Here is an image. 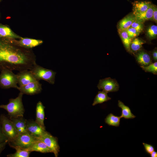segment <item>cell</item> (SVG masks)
Masks as SVG:
<instances>
[{
  "label": "cell",
  "mask_w": 157,
  "mask_h": 157,
  "mask_svg": "<svg viewBox=\"0 0 157 157\" xmlns=\"http://www.w3.org/2000/svg\"><path fill=\"white\" fill-rule=\"evenodd\" d=\"M28 49L17 44L0 41V70H29L36 62Z\"/></svg>",
  "instance_id": "cell-1"
},
{
  "label": "cell",
  "mask_w": 157,
  "mask_h": 157,
  "mask_svg": "<svg viewBox=\"0 0 157 157\" xmlns=\"http://www.w3.org/2000/svg\"><path fill=\"white\" fill-rule=\"evenodd\" d=\"M23 94L20 92L17 97L10 99L8 104L0 105V108L7 111L10 118L23 117L25 111L22 101Z\"/></svg>",
  "instance_id": "cell-2"
},
{
  "label": "cell",
  "mask_w": 157,
  "mask_h": 157,
  "mask_svg": "<svg viewBox=\"0 0 157 157\" xmlns=\"http://www.w3.org/2000/svg\"><path fill=\"white\" fill-rule=\"evenodd\" d=\"M29 70L37 80H43L52 84L54 83L56 74L55 72L45 68L36 63Z\"/></svg>",
  "instance_id": "cell-3"
},
{
  "label": "cell",
  "mask_w": 157,
  "mask_h": 157,
  "mask_svg": "<svg viewBox=\"0 0 157 157\" xmlns=\"http://www.w3.org/2000/svg\"><path fill=\"white\" fill-rule=\"evenodd\" d=\"M0 74V87L7 89L11 88L18 89L17 78V74L13 73L12 71L3 69Z\"/></svg>",
  "instance_id": "cell-4"
},
{
  "label": "cell",
  "mask_w": 157,
  "mask_h": 157,
  "mask_svg": "<svg viewBox=\"0 0 157 157\" xmlns=\"http://www.w3.org/2000/svg\"><path fill=\"white\" fill-rule=\"evenodd\" d=\"M36 140L35 138L27 132L18 134L14 139L8 142V143L10 146L13 148H18L26 149Z\"/></svg>",
  "instance_id": "cell-5"
},
{
  "label": "cell",
  "mask_w": 157,
  "mask_h": 157,
  "mask_svg": "<svg viewBox=\"0 0 157 157\" xmlns=\"http://www.w3.org/2000/svg\"><path fill=\"white\" fill-rule=\"evenodd\" d=\"M0 123L8 142L13 140L19 134L12 121L3 114L0 116Z\"/></svg>",
  "instance_id": "cell-6"
},
{
  "label": "cell",
  "mask_w": 157,
  "mask_h": 157,
  "mask_svg": "<svg viewBox=\"0 0 157 157\" xmlns=\"http://www.w3.org/2000/svg\"><path fill=\"white\" fill-rule=\"evenodd\" d=\"M36 140L42 141L45 143L51 150L55 156H58L60 147L56 138L46 131Z\"/></svg>",
  "instance_id": "cell-7"
},
{
  "label": "cell",
  "mask_w": 157,
  "mask_h": 157,
  "mask_svg": "<svg viewBox=\"0 0 157 157\" xmlns=\"http://www.w3.org/2000/svg\"><path fill=\"white\" fill-rule=\"evenodd\" d=\"M97 87L99 90L108 93L117 91L119 86L115 79L109 77L100 80Z\"/></svg>",
  "instance_id": "cell-8"
},
{
  "label": "cell",
  "mask_w": 157,
  "mask_h": 157,
  "mask_svg": "<svg viewBox=\"0 0 157 157\" xmlns=\"http://www.w3.org/2000/svg\"><path fill=\"white\" fill-rule=\"evenodd\" d=\"M17 89L23 94L33 95L40 93L42 89V84L37 81L25 85L19 86Z\"/></svg>",
  "instance_id": "cell-9"
},
{
  "label": "cell",
  "mask_w": 157,
  "mask_h": 157,
  "mask_svg": "<svg viewBox=\"0 0 157 157\" xmlns=\"http://www.w3.org/2000/svg\"><path fill=\"white\" fill-rule=\"evenodd\" d=\"M26 129L27 132L36 139L46 131L45 128L40 126L35 121L27 120Z\"/></svg>",
  "instance_id": "cell-10"
},
{
  "label": "cell",
  "mask_w": 157,
  "mask_h": 157,
  "mask_svg": "<svg viewBox=\"0 0 157 157\" xmlns=\"http://www.w3.org/2000/svg\"><path fill=\"white\" fill-rule=\"evenodd\" d=\"M18 84L19 86L27 85L37 81L29 70L19 72L17 74Z\"/></svg>",
  "instance_id": "cell-11"
},
{
  "label": "cell",
  "mask_w": 157,
  "mask_h": 157,
  "mask_svg": "<svg viewBox=\"0 0 157 157\" xmlns=\"http://www.w3.org/2000/svg\"><path fill=\"white\" fill-rule=\"evenodd\" d=\"M26 149L31 152L35 151L42 153H52L51 150L45 143L37 140Z\"/></svg>",
  "instance_id": "cell-12"
},
{
  "label": "cell",
  "mask_w": 157,
  "mask_h": 157,
  "mask_svg": "<svg viewBox=\"0 0 157 157\" xmlns=\"http://www.w3.org/2000/svg\"><path fill=\"white\" fill-rule=\"evenodd\" d=\"M13 123L19 134L27 133L26 125L27 120L23 117L9 118Z\"/></svg>",
  "instance_id": "cell-13"
},
{
  "label": "cell",
  "mask_w": 157,
  "mask_h": 157,
  "mask_svg": "<svg viewBox=\"0 0 157 157\" xmlns=\"http://www.w3.org/2000/svg\"><path fill=\"white\" fill-rule=\"evenodd\" d=\"M132 3L133 15L146 11L152 4L151 2L147 1H136Z\"/></svg>",
  "instance_id": "cell-14"
},
{
  "label": "cell",
  "mask_w": 157,
  "mask_h": 157,
  "mask_svg": "<svg viewBox=\"0 0 157 157\" xmlns=\"http://www.w3.org/2000/svg\"><path fill=\"white\" fill-rule=\"evenodd\" d=\"M42 40L29 38H21L17 44L26 49H31L42 44Z\"/></svg>",
  "instance_id": "cell-15"
},
{
  "label": "cell",
  "mask_w": 157,
  "mask_h": 157,
  "mask_svg": "<svg viewBox=\"0 0 157 157\" xmlns=\"http://www.w3.org/2000/svg\"><path fill=\"white\" fill-rule=\"evenodd\" d=\"M45 107L41 101L37 103L36 108V118L35 121L43 128H45L44 124Z\"/></svg>",
  "instance_id": "cell-16"
},
{
  "label": "cell",
  "mask_w": 157,
  "mask_h": 157,
  "mask_svg": "<svg viewBox=\"0 0 157 157\" xmlns=\"http://www.w3.org/2000/svg\"><path fill=\"white\" fill-rule=\"evenodd\" d=\"M135 56L136 60L141 66H146L152 63L150 56L144 51L139 52Z\"/></svg>",
  "instance_id": "cell-17"
},
{
  "label": "cell",
  "mask_w": 157,
  "mask_h": 157,
  "mask_svg": "<svg viewBox=\"0 0 157 157\" xmlns=\"http://www.w3.org/2000/svg\"><path fill=\"white\" fill-rule=\"evenodd\" d=\"M154 5L151 4L146 11L133 15L135 18L143 23L145 21L152 20Z\"/></svg>",
  "instance_id": "cell-18"
},
{
  "label": "cell",
  "mask_w": 157,
  "mask_h": 157,
  "mask_svg": "<svg viewBox=\"0 0 157 157\" xmlns=\"http://www.w3.org/2000/svg\"><path fill=\"white\" fill-rule=\"evenodd\" d=\"M118 106L122 109V114L121 118L124 117L125 119H133L136 116L131 112L130 108L126 106L122 101L118 100Z\"/></svg>",
  "instance_id": "cell-19"
},
{
  "label": "cell",
  "mask_w": 157,
  "mask_h": 157,
  "mask_svg": "<svg viewBox=\"0 0 157 157\" xmlns=\"http://www.w3.org/2000/svg\"><path fill=\"white\" fill-rule=\"evenodd\" d=\"M135 18L134 15H129L122 19L118 24V29L126 30L131 27Z\"/></svg>",
  "instance_id": "cell-20"
},
{
  "label": "cell",
  "mask_w": 157,
  "mask_h": 157,
  "mask_svg": "<svg viewBox=\"0 0 157 157\" xmlns=\"http://www.w3.org/2000/svg\"><path fill=\"white\" fill-rule=\"evenodd\" d=\"M0 37L11 38H21L14 33L9 27L0 25Z\"/></svg>",
  "instance_id": "cell-21"
},
{
  "label": "cell",
  "mask_w": 157,
  "mask_h": 157,
  "mask_svg": "<svg viewBox=\"0 0 157 157\" xmlns=\"http://www.w3.org/2000/svg\"><path fill=\"white\" fill-rule=\"evenodd\" d=\"M118 32L126 49L130 51V46L132 40L129 37L126 30H119Z\"/></svg>",
  "instance_id": "cell-22"
},
{
  "label": "cell",
  "mask_w": 157,
  "mask_h": 157,
  "mask_svg": "<svg viewBox=\"0 0 157 157\" xmlns=\"http://www.w3.org/2000/svg\"><path fill=\"white\" fill-rule=\"evenodd\" d=\"M107 93L103 90L98 92L94 99L92 105L94 106L110 100L111 98L108 96Z\"/></svg>",
  "instance_id": "cell-23"
},
{
  "label": "cell",
  "mask_w": 157,
  "mask_h": 157,
  "mask_svg": "<svg viewBox=\"0 0 157 157\" xmlns=\"http://www.w3.org/2000/svg\"><path fill=\"white\" fill-rule=\"evenodd\" d=\"M121 117L112 113L108 114L105 119V123L109 126L118 127L120 124Z\"/></svg>",
  "instance_id": "cell-24"
},
{
  "label": "cell",
  "mask_w": 157,
  "mask_h": 157,
  "mask_svg": "<svg viewBox=\"0 0 157 157\" xmlns=\"http://www.w3.org/2000/svg\"><path fill=\"white\" fill-rule=\"evenodd\" d=\"M145 43L144 41L138 38H133L130 44L131 51L134 52H137L140 50L142 45Z\"/></svg>",
  "instance_id": "cell-25"
},
{
  "label": "cell",
  "mask_w": 157,
  "mask_h": 157,
  "mask_svg": "<svg viewBox=\"0 0 157 157\" xmlns=\"http://www.w3.org/2000/svg\"><path fill=\"white\" fill-rule=\"evenodd\" d=\"M16 151L13 154L7 155L8 157H29L31 151L28 150L18 148H14Z\"/></svg>",
  "instance_id": "cell-26"
},
{
  "label": "cell",
  "mask_w": 157,
  "mask_h": 157,
  "mask_svg": "<svg viewBox=\"0 0 157 157\" xmlns=\"http://www.w3.org/2000/svg\"><path fill=\"white\" fill-rule=\"evenodd\" d=\"M146 34L150 39H153L156 38L157 35V26L155 25L150 26L147 28Z\"/></svg>",
  "instance_id": "cell-27"
},
{
  "label": "cell",
  "mask_w": 157,
  "mask_h": 157,
  "mask_svg": "<svg viewBox=\"0 0 157 157\" xmlns=\"http://www.w3.org/2000/svg\"><path fill=\"white\" fill-rule=\"evenodd\" d=\"M141 67L145 71L151 72L156 74L157 73V62L151 63L146 66H141Z\"/></svg>",
  "instance_id": "cell-28"
},
{
  "label": "cell",
  "mask_w": 157,
  "mask_h": 157,
  "mask_svg": "<svg viewBox=\"0 0 157 157\" xmlns=\"http://www.w3.org/2000/svg\"><path fill=\"white\" fill-rule=\"evenodd\" d=\"M131 27L135 28L140 33L143 29V22L135 18Z\"/></svg>",
  "instance_id": "cell-29"
},
{
  "label": "cell",
  "mask_w": 157,
  "mask_h": 157,
  "mask_svg": "<svg viewBox=\"0 0 157 157\" xmlns=\"http://www.w3.org/2000/svg\"><path fill=\"white\" fill-rule=\"evenodd\" d=\"M126 31L129 37L132 40L139 35L140 33L135 29L131 27L126 29Z\"/></svg>",
  "instance_id": "cell-30"
},
{
  "label": "cell",
  "mask_w": 157,
  "mask_h": 157,
  "mask_svg": "<svg viewBox=\"0 0 157 157\" xmlns=\"http://www.w3.org/2000/svg\"><path fill=\"white\" fill-rule=\"evenodd\" d=\"M142 144L144 146L146 152L148 154H150L154 151V148L152 145L145 143H143Z\"/></svg>",
  "instance_id": "cell-31"
},
{
  "label": "cell",
  "mask_w": 157,
  "mask_h": 157,
  "mask_svg": "<svg viewBox=\"0 0 157 157\" xmlns=\"http://www.w3.org/2000/svg\"><path fill=\"white\" fill-rule=\"evenodd\" d=\"M8 141V139L4 134L0 123V144L6 141Z\"/></svg>",
  "instance_id": "cell-32"
},
{
  "label": "cell",
  "mask_w": 157,
  "mask_h": 157,
  "mask_svg": "<svg viewBox=\"0 0 157 157\" xmlns=\"http://www.w3.org/2000/svg\"><path fill=\"white\" fill-rule=\"evenodd\" d=\"M156 23L157 22V8L156 6L154 5L152 18V19Z\"/></svg>",
  "instance_id": "cell-33"
},
{
  "label": "cell",
  "mask_w": 157,
  "mask_h": 157,
  "mask_svg": "<svg viewBox=\"0 0 157 157\" xmlns=\"http://www.w3.org/2000/svg\"><path fill=\"white\" fill-rule=\"evenodd\" d=\"M8 141H6L3 143L0 144V154L2 151L3 150L5 147L6 146L8 143Z\"/></svg>",
  "instance_id": "cell-34"
},
{
  "label": "cell",
  "mask_w": 157,
  "mask_h": 157,
  "mask_svg": "<svg viewBox=\"0 0 157 157\" xmlns=\"http://www.w3.org/2000/svg\"><path fill=\"white\" fill-rule=\"evenodd\" d=\"M153 58L155 61L157 60V51L156 50L154 51L152 53Z\"/></svg>",
  "instance_id": "cell-35"
},
{
  "label": "cell",
  "mask_w": 157,
  "mask_h": 157,
  "mask_svg": "<svg viewBox=\"0 0 157 157\" xmlns=\"http://www.w3.org/2000/svg\"><path fill=\"white\" fill-rule=\"evenodd\" d=\"M150 155L151 157H157V152L154 151Z\"/></svg>",
  "instance_id": "cell-36"
},
{
  "label": "cell",
  "mask_w": 157,
  "mask_h": 157,
  "mask_svg": "<svg viewBox=\"0 0 157 157\" xmlns=\"http://www.w3.org/2000/svg\"></svg>",
  "instance_id": "cell-37"
}]
</instances>
